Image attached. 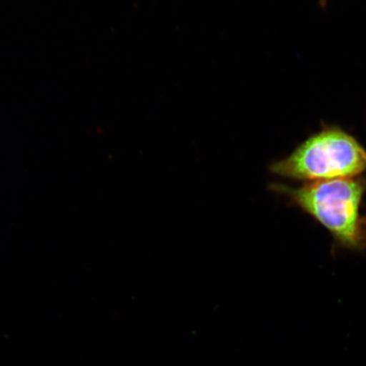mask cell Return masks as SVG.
<instances>
[{
  "mask_svg": "<svg viewBox=\"0 0 366 366\" xmlns=\"http://www.w3.org/2000/svg\"><path fill=\"white\" fill-rule=\"evenodd\" d=\"M269 189L327 229L335 248L366 250V217L361 213L366 193L365 176L306 182L299 187L273 183Z\"/></svg>",
  "mask_w": 366,
  "mask_h": 366,
  "instance_id": "obj_1",
  "label": "cell"
},
{
  "mask_svg": "<svg viewBox=\"0 0 366 366\" xmlns=\"http://www.w3.org/2000/svg\"><path fill=\"white\" fill-rule=\"evenodd\" d=\"M269 170L286 179L306 182L358 177L366 173V149L345 128L323 123Z\"/></svg>",
  "mask_w": 366,
  "mask_h": 366,
  "instance_id": "obj_2",
  "label": "cell"
}]
</instances>
